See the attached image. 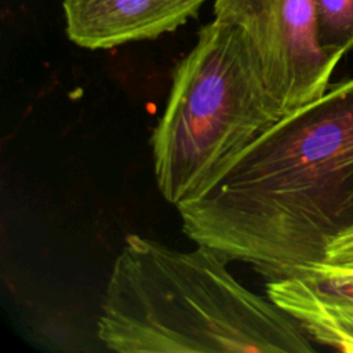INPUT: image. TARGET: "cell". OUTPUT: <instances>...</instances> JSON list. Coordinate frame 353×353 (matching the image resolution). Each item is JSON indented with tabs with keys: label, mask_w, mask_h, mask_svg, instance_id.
<instances>
[{
	"label": "cell",
	"mask_w": 353,
	"mask_h": 353,
	"mask_svg": "<svg viewBox=\"0 0 353 353\" xmlns=\"http://www.w3.org/2000/svg\"><path fill=\"white\" fill-rule=\"evenodd\" d=\"M176 210L190 240L268 281L320 263L353 226V76L281 117Z\"/></svg>",
	"instance_id": "obj_1"
},
{
	"label": "cell",
	"mask_w": 353,
	"mask_h": 353,
	"mask_svg": "<svg viewBox=\"0 0 353 353\" xmlns=\"http://www.w3.org/2000/svg\"><path fill=\"white\" fill-rule=\"evenodd\" d=\"M229 261L128 234L108 281L98 339L120 353H310L302 327L240 284Z\"/></svg>",
	"instance_id": "obj_2"
},
{
	"label": "cell",
	"mask_w": 353,
	"mask_h": 353,
	"mask_svg": "<svg viewBox=\"0 0 353 353\" xmlns=\"http://www.w3.org/2000/svg\"><path fill=\"white\" fill-rule=\"evenodd\" d=\"M281 117L245 36L215 18L201 26L150 138L163 197L176 207L197 194Z\"/></svg>",
	"instance_id": "obj_3"
},
{
	"label": "cell",
	"mask_w": 353,
	"mask_h": 353,
	"mask_svg": "<svg viewBox=\"0 0 353 353\" xmlns=\"http://www.w3.org/2000/svg\"><path fill=\"white\" fill-rule=\"evenodd\" d=\"M214 17L245 36L284 116L330 87L339 61L319 41L314 0H214Z\"/></svg>",
	"instance_id": "obj_4"
},
{
	"label": "cell",
	"mask_w": 353,
	"mask_h": 353,
	"mask_svg": "<svg viewBox=\"0 0 353 353\" xmlns=\"http://www.w3.org/2000/svg\"><path fill=\"white\" fill-rule=\"evenodd\" d=\"M207 0H65L68 37L88 50L157 39L196 17Z\"/></svg>",
	"instance_id": "obj_5"
},
{
	"label": "cell",
	"mask_w": 353,
	"mask_h": 353,
	"mask_svg": "<svg viewBox=\"0 0 353 353\" xmlns=\"http://www.w3.org/2000/svg\"><path fill=\"white\" fill-rule=\"evenodd\" d=\"M266 296L317 343L353 353V272L321 263L266 283Z\"/></svg>",
	"instance_id": "obj_6"
},
{
	"label": "cell",
	"mask_w": 353,
	"mask_h": 353,
	"mask_svg": "<svg viewBox=\"0 0 353 353\" xmlns=\"http://www.w3.org/2000/svg\"><path fill=\"white\" fill-rule=\"evenodd\" d=\"M314 10L321 47L341 61L353 50V0H314Z\"/></svg>",
	"instance_id": "obj_7"
},
{
	"label": "cell",
	"mask_w": 353,
	"mask_h": 353,
	"mask_svg": "<svg viewBox=\"0 0 353 353\" xmlns=\"http://www.w3.org/2000/svg\"><path fill=\"white\" fill-rule=\"evenodd\" d=\"M320 263L332 269L353 272V226L328 244L325 255Z\"/></svg>",
	"instance_id": "obj_8"
}]
</instances>
